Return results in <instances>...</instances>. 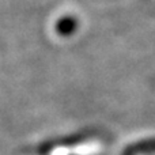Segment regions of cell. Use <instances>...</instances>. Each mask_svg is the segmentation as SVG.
<instances>
[{
	"instance_id": "1",
	"label": "cell",
	"mask_w": 155,
	"mask_h": 155,
	"mask_svg": "<svg viewBox=\"0 0 155 155\" xmlns=\"http://www.w3.org/2000/svg\"><path fill=\"white\" fill-rule=\"evenodd\" d=\"M76 27H78V19L75 18V16H71V15L63 16V18L59 19L57 23H56L57 33L61 34V35L72 34V33L76 30Z\"/></svg>"
}]
</instances>
